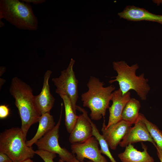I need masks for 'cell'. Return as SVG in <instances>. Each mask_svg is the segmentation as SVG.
Wrapping results in <instances>:
<instances>
[{"mask_svg": "<svg viewBox=\"0 0 162 162\" xmlns=\"http://www.w3.org/2000/svg\"><path fill=\"white\" fill-rule=\"evenodd\" d=\"M9 91L15 100L21 121V129L26 140L29 128L38 122L41 116L35 103L33 90L30 86L16 77L12 78Z\"/></svg>", "mask_w": 162, "mask_h": 162, "instance_id": "1", "label": "cell"}, {"mask_svg": "<svg viewBox=\"0 0 162 162\" xmlns=\"http://www.w3.org/2000/svg\"><path fill=\"white\" fill-rule=\"evenodd\" d=\"M104 85L103 82L91 76L87 84L88 90L81 96L83 106L90 109V116L93 120H99L103 117L104 118L107 109L110 107L112 93L116 89L114 85L105 87Z\"/></svg>", "mask_w": 162, "mask_h": 162, "instance_id": "2", "label": "cell"}, {"mask_svg": "<svg viewBox=\"0 0 162 162\" xmlns=\"http://www.w3.org/2000/svg\"><path fill=\"white\" fill-rule=\"evenodd\" d=\"M113 68L117 75L113 78L115 79L109 81L110 83L117 82L119 89L123 95L131 90H134L142 100H146L147 96L150 91V88L148 84V80L145 77L144 73L136 76V72L139 68L137 64L131 66L127 64L125 61L114 62Z\"/></svg>", "mask_w": 162, "mask_h": 162, "instance_id": "3", "label": "cell"}, {"mask_svg": "<svg viewBox=\"0 0 162 162\" xmlns=\"http://www.w3.org/2000/svg\"><path fill=\"white\" fill-rule=\"evenodd\" d=\"M2 19L22 30L34 31L38 27L32 5L22 1L1 0L0 20Z\"/></svg>", "mask_w": 162, "mask_h": 162, "instance_id": "4", "label": "cell"}, {"mask_svg": "<svg viewBox=\"0 0 162 162\" xmlns=\"http://www.w3.org/2000/svg\"><path fill=\"white\" fill-rule=\"evenodd\" d=\"M21 128L12 127L0 134V152L7 154L13 162L33 158L35 151L27 146Z\"/></svg>", "mask_w": 162, "mask_h": 162, "instance_id": "5", "label": "cell"}, {"mask_svg": "<svg viewBox=\"0 0 162 162\" xmlns=\"http://www.w3.org/2000/svg\"><path fill=\"white\" fill-rule=\"evenodd\" d=\"M75 62V60L71 58L67 69L61 71L60 76L53 78L52 81L56 87V92L60 97L64 95L68 97L76 114V103L79 97L78 81L73 70Z\"/></svg>", "mask_w": 162, "mask_h": 162, "instance_id": "6", "label": "cell"}, {"mask_svg": "<svg viewBox=\"0 0 162 162\" xmlns=\"http://www.w3.org/2000/svg\"><path fill=\"white\" fill-rule=\"evenodd\" d=\"M63 103L58 121L54 128L38 140L35 143L38 149L41 150L58 154L60 159L64 162H70L75 157L65 148L59 145L58 142L59 128L62 120Z\"/></svg>", "mask_w": 162, "mask_h": 162, "instance_id": "7", "label": "cell"}, {"mask_svg": "<svg viewBox=\"0 0 162 162\" xmlns=\"http://www.w3.org/2000/svg\"><path fill=\"white\" fill-rule=\"evenodd\" d=\"M99 144L96 138L92 136L83 142L72 144L71 148L72 153L76 154V158L80 161L83 162L87 158L92 162H108L102 155Z\"/></svg>", "mask_w": 162, "mask_h": 162, "instance_id": "8", "label": "cell"}, {"mask_svg": "<svg viewBox=\"0 0 162 162\" xmlns=\"http://www.w3.org/2000/svg\"><path fill=\"white\" fill-rule=\"evenodd\" d=\"M132 124L122 119L106 128L104 119L101 129L102 135L111 149H116Z\"/></svg>", "mask_w": 162, "mask_h": 162, "instance_id": "9", "label": "cell"}, {"mask_svg": "<svg viewBox=\"0 0 162 162\" xmlns=\"http://www.w3.org/2000/svg\"><path fill=\"white\" fill-rule=\"evenodd\" d=\"M77 110L82 112L78 116L74 127L70 133L69 140L72 144L83 142L92 135V128L87 112L78 106Z\"/></svg>", "mask_w": 162, "mask_h": 162, "instance_id": "10", "label": "cell"}, {"mask_svg": "<svg viewBox=\"0 0 162 162\" xmlns=\"http://www.w3.org/2000/svg\"><path fill=\"white\" fill-rule=\"evenodd\" d=\"M143 142H150L154 146L156 145L145 124L138 117L134 126L130 128L119 145L125 147L130 144Z\"/></svg>", "mask_w": 162, "mask_h": 162, "instance_id": "11", "label": "cell"}, {"mask_svg": "<svg viewBox=\"0 0 162 162\" xmlns=\"http://www.w3.org/2000/svg\"><path fill=\"white\" fill-rule=\"evenodd\" d=\"M52 73V71L49 70L45 72L41 92L38 95L34 96L35 103L41 116L50 112L55 101V98L50 93L49 84V80Z\"/></svg>", "mask_w": 162, "mask_h": 162, "instance_id": "12", "label": "cell"}, {"mask_svg": "<svg viewBox=\"0 0 162 162\" xmlns=\"http://www.w3.org/2000/svg\"><path fill=\"white\" fill-rule=\"evenodd\" d=\"M130 92L123 95L120 90L114 91L111 100L112 104L109 107V116L106 128L122 120V115L126 104L130 99Z\"/></svg>", "mask_w": 162, "mask_h": 162, "instance_id": "13", "label": "cell"}, {"mask_svg": "<svg viewBox=\"0 0 162 162\" xmlns=\"http://www.w3.org/2000/svg\"><path fill=\"white\" fill-rule=\"evenodd\" d=\"M118 15L120 18L128 20L138 21H148L162 24V15L151 13L143 8L134 6H128Z\"/></svg>", "mask_w": 162, "mask_h": 162, "instance_id": "14", "label": "cell"}, {"mask_svg": "<svg viewBox=\"0 0 162 162\" xmlns=\"http://www.w3.org/2000/svg\"><path fill=\"white\" fill-rule=\"evenodd\" d=\"M142 151L138 150L132 144L125 147L124 152L118 154L121 162H154V158L148 153L147 146L141 142Z\"/></svg>", "mask_w": 162, "mask_h": 162, "instance_id": "15", "label": "cell"}, {"mask_svg": "<svg viewBox=\"0 0 162 162\" xmlns=\"http://www.w3.org/2000/svg\"><path fill=\"white\" fill-rule=\"evenodd\" d=\"M38 122V128L34 136L30 140L26 141V144L28 146L32 147L34 144L52 130L56 125L53 116L50 112L41 115Z\"/></svg>", "mask_w": 162, "mask_h": 162, "instance_id": "16", "label": "cell"}, {"mask_svg": "<svg viewBox=\"0 0 162 162\" xmlns=\"http://www.w3.org/2000/svg\"><path fill=\"white\" fill-rule=\"evenodd\" d=\"M140 107L139 101L130 98L123 111L122 119L132 124H134L138 119Z\"/></svg>", "mask_w": 162, "mask_h": 162, "instance_id": "17", "label": "cell"}, {"mask_svg": "<svg viewBox=\"0 0 162 162\" xmlns=\"http://www.w3.org/2000/svg\"><path fill=\"white\" fill-rule=\"evenodd\" d=\"M63 100L65 109V125L68 132L70 133L78 116L74 112L69 98L66 95L61 97Z\"/></svg>", "mask_w": 162, "mask_h": 162, "instance_id": "18", "label": "cell"}, {"mask_svg": "<svg viewBox=\"0 0 162 162\" xmlns=\"http://www.w3.org/2000/svg\"><path fill=\"white\" fill-rule=\"evenodd\" d=\"M139 118L145 124L156 145L162 151V131L156 125L148 120L143 114L140 113Z\"/></svg>", "mask_w": 162, "mask_h": 162, "instance_id": "19", "label": "cell"}, {"mask_svg": "<svg viewBox=\"0 0 162 162\" xmlns=\"http://www.w3.org/2000/svg\"><path fill=\"white\" fill-rule=\"evenodd\" d=\"M92 128V135L98 141L100 146V151L102 154H105L110 159L111 162H116L110 153L109 146L102 135L99 132L97 127L90 120Z\"/></svg>", "mask_w": 162, "mask_h": 162, "instance_id": "20", "label": "cell"}, {"mask_svg": "<svg viewBox=\"0 0 162 162\" xmlns=\"http://www.w3.org/2000/svg\"><path fill=\"white\" fill-rule=\"evenodd\" d=\"M35 153L39 156L44 162H54L53 160L56 157V154L55 153L41 150H37L35 151ZM58 162H64V161L60 159Z\"/></svg>", "mask_w": 162, "mask_h": 162, "instance_id": "21", "label": "cell"}, {"mask_svg": "<svg viewBox=\"0 0 162 162\" xmlns=\"http://www.w3.org/2000/svg\"><path fill=\"white\" fill-rule=\"evenodd\" d=\"M9 109L8 106L5 105L0 106V118L3 119L6 118L9 115Z\"/></svg>", "mask_w": 162, "mask_h": 162, "instance_id": "22", "label": "cell"}, {"mask_svg": "<svg viewBox=\"0 0 162 162\" xmlns=\"http://www.w3.org/2000/svg\"><path fill=\"white\" fill-rule=\"evenodd\" d=\"M0 162H13V161L7 154L0 152Z\"/></svg>", "mask_w": 162, "mask_h": 162, "instance_id": "23", "label": "cell"}, {"mask_svg": "<svg viewBox=\"0 0 162 162\" xmlns=\"http://www.w3.org/2000/svg\"><path fill=\"white\" fill-rule=\"evenodd\" d=\"M26 3L30 4L33 3L34 4H41L45 2V0H21Z\"/></svg>", "mask_w": 162, "mask_h": 162, "instance_id": "24", "label": "cell"}, {"mask_svg": "<svg viewBox=\"0 0 162 162\" xmlns=\"http://www.w3.org/2000/svg\"><path fill=\"white\" fill-rule=\"evenodd\" d=\"M157 152L158 157L160 162H162V151L161 150L157 145L155 146Z\"/></svg>", "mask_w": 162, "mask_h": 162, "instance_id": "25", "label": "cell"}, {"mask_svg": "<svg viewBox=\"0 0 162 162\" xmlns=\"http://www.w3.org/2000/svg\"><path fill=\"white\" fill-rule=\"evenodd\" d=\"M5 68L4 66H2L0 67V74H2V73H4V71H5Z\"/></svg>", "mask_w": 162, "mask_h": 162, "instance_id": "26", "label": "cell"}, {"mask_svg": "<svg viewBox=\"0 0 162 162\" xmlns=\"http://www.w3.org/2000/svg\"><path fill=\"white\" fill-rule=\"evenodd\" d=\"M70 162H81L78 160L76 158H74L73 160H71ZM88 162H92V161H90Z\"/></svg>", "mask_w": 162, "mask_h": 162, "instance_id": "27", "label": "cell"}, {"mask_svg": "<svg viewBox=\"0 0 162 162\" xmlns=\"http://www.w3.org/2000/svg\"><path fill=\"white\" fill-rule=\"evenodd\" d=\"M22 162H34L31 159H29L25 160Z\"/></svg>", "mask_w": 162, "mask_h": 162, "instance_id": "28", "label": "cell"}, {"mask_svg": "<svg viewBox=\"0 0 162 162\" xmlns=\"http://www.w3.org/2000/svg\"><path fill=\"white\" fill-rule=\"evenodd\" d=\"M4 25V23L1 20H0V27L1 28L3 27Z\"/></svg>", "mask_w": 162, "mask_h": 162, "instance_id": "29", "label": "cell"}]
</instances>
